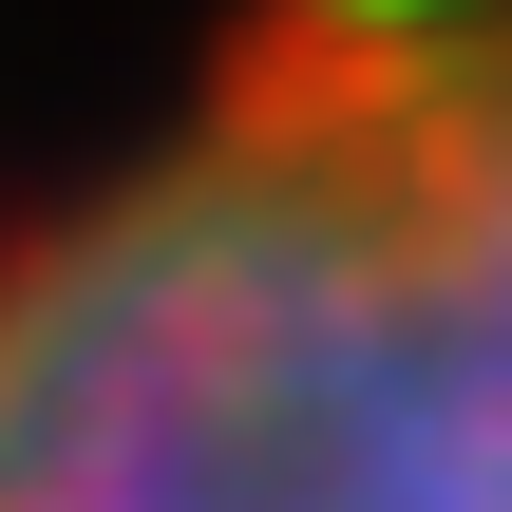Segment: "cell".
Segmentation results:
<instances>
[{"label": "cell", "mask_w": 512, "mask_h": 512, "mask_svg": "<svg viewBox=\"0 0 512 512\" xmlns=\"http://www.w3.org/2000/svg\"><path fill=\"white\" fill-rule=\"evenodd\" d=\"M0 512H512V0H266L38 209Z\"/></svg>", "instance_id": "obj_1"}]
</instances>
